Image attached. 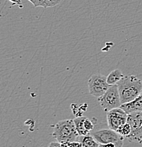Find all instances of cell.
Returning <instances> with one entry per match:
<instances>
[{
	"instance_id": "obj_3",
	"label": "cell",
	"mask_w": 142,
	"mask_h": 147,
	"mask_svg": "<svg viewBox=\"0 0 142 147\" xmlns=\"http://www.w3.org/2000/svg\"><path fill=\"white\" fill-rule=\"evenodd\" d=\"M98 101L105 112L121 107L122 102L117 84L110 86L104 94L98 98Z\"/></svg>"
},
{
	"instance_id": "obj_7",
	"label": "cell",
	"mask_w": 142,
	"mask_h": 147,
	"mask_svg": "<svg viewBox=\"0 0 142 147\" xmlns=\"http://www.w3.org/2000/svg\"><path fill=\"white\" fill-rule=\"evenodd\" d=\"M92 135L100 144L117 143L120 141H123L125 139V137L120 135L117 131L110 128L95 131Z\"/></svg>"
},
{
	"instance_id": "obj_6",
	"label": "cell",
	"mask_w": 142,
	"mask_h": 147,
	"mask_svg": "<svg viewBox=\"0 0 142 147\" xmlns=\"http://www.w3.org/2000/svg\"><path fill=\"white\" fill-rule=\"evenodd\" d=\"M106 116L108 127L114 131L127 122L128 114L121 107L106 112Z\"/></svg>"
},
{
	"instance_id": "obj_1",
	"label": "cell",
	"mask_w": 142,
	"mask_h": 147,
	"mask_svg": "<svg viewBox=\"0 0 142 147\" xmlns=\"http://www.w3.org/2000/svg\"><path fill=\"white\" fill-rule=\"evenodd\" d=\"M122 105L136 98L142 91V82L136 76H125L117 84Z\"/></svg>"
},
{
	"instance_id": "obj_17",
	"label": "cell",
	"mask_w": 142,
	"mask_h": 147,
	"mask_svg": "<svg viewBox=\"0 0 142 147\" xmlns=\"http://www.w3.org/2000/svg\"><path fill=\"white\" fill-rule=\"evenodd\" d=\"M28 1H30V2H31L32 4H33V2H35V1H36V0H28Z\"/></svg>"
},
{
	"instance_id": "obj_4",
	"label": "cell",
	"mask_w": 142,
	"mask_h": 147,
	"mask_svg": "<svg viewBox=\"0 0 142 147\" xmlns=\"http://www.w3.org/2000/svg\"><path fill=\"white\" fill-rule=\"evenodd\" d=\"M127 122L132 127L130 135L127 137L129 142L142 144V111L128 115Z\"/></svg>"
},
{
	"instance_id": "obj_12",
	"label": "cell",
	"mask_w": 142,
	"mask_h": 147,
	"mask_svg": "<svg viewBox=\"0 0 142 147\" xmlns=\"http://www.w3.org/2000/svg\"><path fill=\"white\" fill-rule=\"evenodd\" d=\"M116 131H117L122 137L127 138L130 135L131 131H132V127H131V125L127 122L126 123L120 127Z\"/></svg>"
},
{
	"instance_id": "obj_16",
	"label": "cell",
	"mask_w": 142,
	"mask_h": 147,
	"mask_svg": "<svg viewBox=\"0 0 142 147\" xmlns=\"http://www.w3.org/2000/svg\"><path fill=\"white\" fill-rule=\"evenodd\" d=\"M11 2H12L13 4H16V5L19 6L20 7H23V4L21 3V0H9Z\"/></svg>"
},
{
	"instance_id": "obj_10",
	"label": "cell",
	"mask_w": 142,
	"mask_h": 147,
	"mask_svg": "<svg viewBox=\"0 0 142 147\" xmlns=\"http://www.w3.org/2000/svg\"><path fill=\"white\" fill-rule=\"evenodd\" d=\"M125 76L122 71L119 69H116L109 74L107 76V82L110 86L116 85Z\"/></svg>"
},
{
	"instance_id": "obj_11",
	"label": "cell",
	"mask_w": 142,
	"mask_h": 147,
	"mask_svg": "<svg viewBox=\"0 0 142 147\" xmlns=\"http://www.w3.org/2000/svg\"><path fill=\"white\" fill-rule=\"evenodd\" d=\"M85 117H83V116H80V117H76V118L74 119L76 129L79 136H84L89 134L85 131L83 127V121H84Z\"/></svg>"
},
{
	"instance_id": "obj_5",
	"label": "cell",
	"mask_w": 142,
	"mask_h": 147,
	"mask_svg": "<svg viewBox=\"0 0 142 147\" xmlns=\"http://www.w3.org/2000/svg\"><path fill=\"white\" fill-rule=\"evenodd\" d=\"M88 85L90 94L98 98L103 96L110 86L107 82V77L100 74L91 76L88 80Z\"/></svg>"
},
{
	"instance_id": "obj_13",
	"label": "cell",
	"mask_w": 142,
	"mask_h": 147,
	"mask_svg": "<svg viewBox=\"0 0 142 147\" xmlns=\"http://www.w3.org/2000/svg\"><path fill=\"white\" fill-rule=\"evenodd\" d=\"M124 144V140L120 141L117 143H110L106 144H100L98 147H122Z\"/></svg>"
},
{
	"instance_id": "obj_8",
	"label": "cell",
	"mask_w": 142,
	"mask_h": 147,
	"mask_svg": "<svg viewBox=\"0 0 142 147\" xmlns=\"http://www.w3.org/2000/svg\"><path fill=\"white\" fill-rule=\"evenodd\" d=\"M121 108L128 115L134 112L142 111V91L134 100L128 103L122 104L121 105Z\"/></svg>"
},
{
	"instance_id": "obj_9",
	"label": "cell",
	"mask_w": 142,
	"mask_h": 147,
	"mask_svg": "<svg viewBox=\"0 0 142 147\" xmlns=\"http://www.w3.org/2000/svg\"><path fill=\"white\" fill-rule=\"evenodd\" d=\"M79 142L82 147H98L100 144L96 141L92 134H86L84 136H79Z\"/></svg>"
},
{
	"instance_id": "obj_15",
	"label": "cell",
	"mask_w": 142,
	"mask_h": 147,
	"mask_svg": "<svg viewBox=\"0 0 142 147\" xmlns=\"http://www.w3.org/2000/svg\"><path fill=\"white\" fill-rule=\"evenodd\" d=\"M69 147H82V145L79 141V142L76 141V142L69 143Z\"/></svg>"
},
{
	"instance_id": "obj_14",
	"label": "cell",
	"mask_w": 142,
	"mask_h": 147,
	"mask_svg": "<svg viewBox=\"0 0 142 147\" xmlns=\"http://www.w3.org/2000/svg\"><path fill=\"white\" fill-rule=\"evenodd\" d=\"M47 147H68V144L67 142L60 143L59 142H52L50 143Z\"/></svg>"
},
{
	"instance_id": "obj_2",
	"label": "cell",
	"mask_w": 142,
	"mask_h": 147,
	"mask_svg": "<svg viewBox=\"0 0 142 147\" xmlns=\"http://www.w3.org/2000/svg\"><path fill=\"white\" fill-rule=\"evenodd\" d=\"M52 136L60 143H71L77 141L79 137L74 119H67L58 122L54 127Z\"/></svg>"
}]
</instances>
